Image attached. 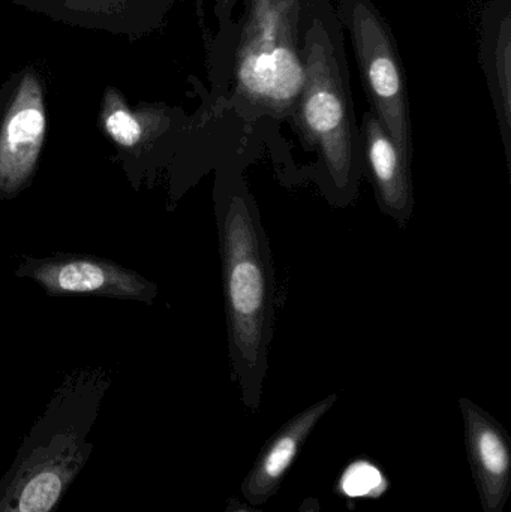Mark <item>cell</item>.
<instances>
[{
  "label": "cell",
  "instance_id": "obj_4",
  "mask_svg": "<svg viewBox=\"0 0 511 512\" xmlns=\"http://www.w3.org/2000/svg\"><path fill=\"white\" fill-rule=\"evenodd\" d=\"M336 14L350 35L369 110L413 161L407 75L392 27L372 0H338Z\"/></svg>",
  "mask_w": 511,
  "mask_h": 512
},
{
  "label": "cell",
  "instance_id": "obj_9",
  "mask_svg": "<svg viewBox=\"0 0 511 512\" xmlns=\"http://www.w3.org/2000/svg\"><path fill=\"white\" fill-rule=\"evenodd\" d=\"M479 60L494 102L511 171V0H483Z\"/></svg>",
  "mask_w": 511,
  "mask_h": 512
},
{
  "label": "cell",
  "instance_id": "obj_5",
  "mask_svg": "<svg viewBox=\"0 0 511 512\" xmlns=\"http://www.w3.org/2000/svg\"><path fill=\"white\" fill-rule=\"evenodd\" d=\"M47 135L41 72L29 65L0 87V198L20 194L38 170Z\"/></svg>",
  "mask_w": 511,
  "mask_h": 512
},
{
  "label": "cell",
  "instance_id": "obj_15",
  "mask_svg": "<svg viewBox=\"0 0 511 512\" xmlns=\"http://www.w3.org/2000/svg\"><path fill=\"white\" fill-rule=\"evenodd\" d=\"M9 2L20 6V8L27 9V11L33 12V14L44 15L45 17L62 0H9Z\"/></svg>",
  "mask_w": 511,
  "mask_h": 512
},
{
  "label": "cell",
  "instance_id": "obj_10",
  "mask_svg": "<svg viewBox=\"0 0 511 512\" xmlns=\"http://www.w3.org/2000/svg\"><path fill=\"white\" fill-rule=\"evenodd\" d=\"M102 129L122 149H137L173 128L177 110L165 105L131 107L116 87H107L102 96Z\"/></svg>",
  "mask_w": 511,
  "mask_h": 512
},
{
  "label": "cell",
  "instance_id": "obj_1",
  "mask_svg": "<svg viewBox=\"0 0 511 512\" xmlns=\"http://www.w3.org/2000/svg\"><path fill=\"white\" fill-rule=\"evenodd\" d=\"M305 83L291 120L308 149L320 156L330 182L353 192L359 180V129L350 89L344 27L332 0H302Z\"/></svg>",
  "mask_w": 511,
  "mask_h": 512
},
{
  "label": "cell",
  "instance_id": "obj_7",
  "mask_svg": "<svg viewBox=\"0 0 511 512\" xmlns=\"http://www.w3.org/2000/svg\"><path fill=\"white\" fill-rule=\"evenodd\" d=\"M359 144L360 159L371 180L378 207L399 227H407L416 206L410 159L372 110L363 114Z\"/></svg>",
  "mask_w": 511,
  "mask_h": 512
},
{
  "label": "cell",
  "instance_id": "obj_6",
  "mask_svg": "<svg viewBox=\"0 0 511 512\" xmlns=\"http://www.w3.org/2000/svg\"><path fill=\"white\" fill-rule=\"evenodd\" d=\"M50 295H101L122 300L150 301L156 286L135 271L95 256L65 255L29 261L18 270Z\"/></svg>",
  "mask_w": 511,
  "mask_h": 512
},
{
  "label": "cell",
  "instance_id": "obj_14",
  "mask_svg": "<svg viewBox=\"0 0 511 512\" xmlns=\"http://www.w3.org/2000/svg\"><path fill=\"white\" fill-rule=\"evenodd\" d=\"M242 0H216L215 17L218 21V42L224 41L230 33L231 27L234 26L233 14L234 9Z\"/></svg>",
  "mask_w": 511,
  "mask_h": 512
},
{
  "label": "cell",
  "instance_id": "obj_12",
  "mask_svg": "<svg viewBox=\"0 0 511 512\" xmlns=\"http://www.w3.org/2000/svg\"><path fill=\"white\" fill-rule=\"evenodd\" d=\"M62 492V481L53 472L33 478L21 493L20 512H48Z\"/></svg>",
  "mask_w": 511,
  "mask_h": 512
},
{
  "label": "cell",
  "instance_id": "obj_2",
  "mask_svg": "<svg viewBox=\"0 0 511 512\" xmlns=\"http://www.w3.org/2000/svg\"><path fill=\"white\" fill-rule=\"evenodd\" d=\"M219 231L231 364L246 394H255L267 369L275 291L269 242L239 180L230 185Z\"/></svg>",
  "mask_w": 511,
  "mask_h": 512
},
{
  "label": "cell",
  "instance_id": "obj_13",
  "mask_svg": "<svg viewBox=\"0 0 511 512\" xmlns=\"http://www.w3.org/2000/svg\"><path fill=\"white\" fill-rule=\"evenodd\" d=\"M383 483L380 471L369 463H356L345 472L342 490L350 498H360L377 490Z\"/></svg>",
  "mask_w": 511,
  "mask_h": 512
},
{
  "label": "cell",
  "instance_id": "obj_11",
  "mask_svg": "<svg viewBox=\"0 0 511 512\" xmlns=\"http://www.w3.org/2000/svg\"><path fill=\"white\" fill-rule=\"evenodd\" d=\"M336 397H327V399L321 400L317 405L309 408L308 411L303 412L300 417H297L293 423L290 424L284 435L276 441L270 450L269 456L263 462V468H261L260 478L261 481H272L278 480L285 471H287L290 463L293 462L294 456H296L297 447L299 442L302 441L303 436L309 432L312 426L320 420L321 415L324 412L329 411L330 406L335 402Z\"/></svg>",
  "mask_w": 511,
  "mask_h": 512
},
{
  "label": "cell",
  "instance_id": "obj_3",
  "mask_svg": "<svg viewBox=\"0 0 511 512\" xmlns=\"http://www.w3.org/2000/svg\"><path fill=\"white\" fill-rule=\"evenodd\" d=\"M228 104L245 116L291 119L303 83L302 0H242Z\"/></svg>",
  "mask_w": 511,
  "mask_h": 512
},
{
  "label": "cell",
  "instance_id": "obj_8",
  "mask_svg": "<svg viewBox=\"0 0 511 512\" xmlns=\"http://www.w3.org/2000/svg\"><path fill=\"white\" fill-rule=\"evenodd\" d=\"M183 0H62L45 17L134 42L159 32Z\"/></svg>",
  "mask_w": 511,
  "mask_h": 512
}]
</instances>
